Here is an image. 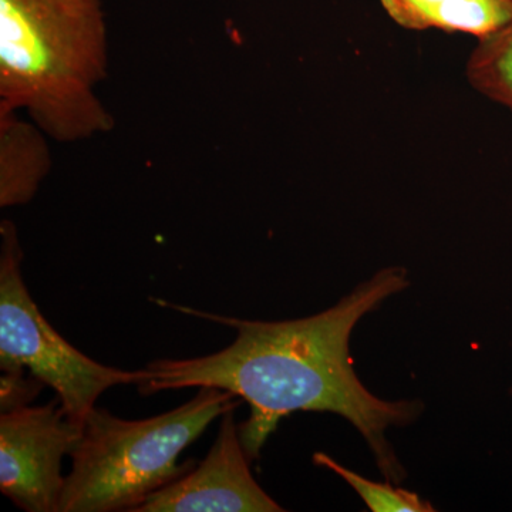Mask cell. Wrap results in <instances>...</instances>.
Here are the masks:
<instances>
[{
    "label": "cell",
    "instance_id": "cell-1",
    "mask_svg": "<svg viewBox=\"0 0 512 512\" xmlns=\"http://www.w3.org/2000/svg\"><path fill=\"white\" fill-rule=\"evenodd\" d=\"M407 286L406 269L390 266L328 311L284 322L228 318L158 301L175 311L229 326L237 330V338L212 355L151 362L138 392L147 396L212 386L241 397L252 410L251 419L239 429L249 458L258 456L282 417L298 410L338 414L362 434L384 476L402 481L404 471L387 443L386 430L413 423L423 404L386 402L370 393L353 370L349 342L363 316Z\"/></svg>",
    "mask_w": 512,
    "mask_h": 512
},
{
    "label": "cell",
    "instance_id": "cell-2",
    "mask_svg": "<svg viewBox=\"0 0 512 512\" xmlns=\"http://www.w3.org/2000/svg\"><path fill=\"white\" fill-rule=\"evenodd\" d=\"M101 0H0V111H25L59 143L111 131Z\"/></svg>",
    "mask_w": 512,
    "mask_h": 512
},
{
    "label": "cell",
    "instance_id": "cell-3",
    "mask_svg": "<svg viewBox=\"0 0 512 512\" xmlns=\"http://www.w3.org/2000/svg\"><path fill=\"white\" fill-rule=\"evenodd\" d=\"M218 387L200 393L171 412L144 420H123L94 407L74 446L72 470L64 478L59 512H133L151 494L194 468L181 453L218 417L241 400Z\"/></svg>",
    "mask_w": 512,
    "mask_h": 512
},
{
    "label": "cell",
    "instance_id": "cell-4",
    "mask_svg": "<svg viewBox=\"0 0 512 512\" xmlns=\"http://www.w3.org/2000/svg\"><path fill=\"white\" fill-rule=\"evenodd\" d=\"M0 235V370L23 375L28 369L55 390L66 416L82 429L101 394L121 384L138 386L147 380L148 372L101 365L70 345L47 322L26 288L18 229L5 220Z\"/></svg>",
    "mask_w": 512,
    "mask_h": 512
},
{
    "label": "cell",
    "instance_id": "cell-5",
    "mask_svg": "<svg viewBox=\"0 0 512 512\" xmlns=\"http://www.w3.org/2000/svg\"><path fill=\"white\" fill-rule=\"evenodd\" d=\"M82 429L69 420L59 397L43 406L10 407L0 414V490L28 512H59L62 461Z\"/></svg>",
    "mask_w": 512,
    "mask_h": 512
},
{
    "label": "cell",
    "instance_id": "cell-6",
    "mask_svg": "<svg viewBox=\"0 0 512 512\" xmlns=\"http://www.w3.org/2000/svg\"><path fill=\"white\" fill-rule=\"evenodd\" d=\"M234 412L222 416L217 440L200 466L151 494L133 512L284 511L252 477Z\"/></svg>",
    "mask_w": 512,
    "mask_h": 512
},
{
    "label": "cell",
    "instance_id": "cell-7",
    "mask_svg": "<svg viewBox=\"0 0 512 512\" xmlns=\"http://www.w3.org/2000/svg\"><path fill=\"white\" fill-rule=\"evenodd\" d=\"M47 134L18 111H0V207L33 200L52 168Z\"/></svg>",
    "mask_w": 512,
    "mask_h": 512
},
{
    "label": "cell",
    "instance_id": "cell-8",
    "mask_svg": "<svg viewBox=\"0 0 512 512\" xmlns=\"http://www.w3.org/2000/svg\"><path fill=\"white\" fill-rule=\"evenodd\" d=\"M387 15L409 30H443L481 39L512 19V0H380Z\"/></svg>",
    "mask_w": 512,
    "mask_h": 512
},
{
    "label": "cell",
    "instance_id": "cell-9",
    "mask_svg": "<svg viewBox=\"0 0 512 512\" xmlns=\"http://www.w3.org/2000/svg\"><path fill=\"white\" fill-rule=\"evenodd\" d=\"M466 74L478 93L512 113V19L478 39L468 57Z\"/></svg>",
    "mask_w": 512,
    "mask_h": 512
},
{
    "label": "cell",
    "instance_id": "cell-10",
    "mask_svg": "<svg viewBox=\"0 0 512 512\" xmlns=\"http://www.w3.org/2000/svg\"><path fill=\"white\" fill-rule=\"evenodd\" d=\"M316 464L328 467L342 477L362 497L367 507L373 512H433L429 501L423 500L419 494L412 491L394 488L390 484L373 483L367 478L359 476L355 471L348 470L333 461L323 453L313 456Z\"/></svg>",
    "mask_w": 512,
    "mask_h": 512
},
{
    "label": "cell",
    "instance_id": "cell-11",
    "mask_svg": "<svg viewBox=\"0 0 512 512\" xmlns=\"http://www.w3.org/2000/svg\"><path fill=\"white\" fill-rule=\"evenodd\" d=\"M2 387H0V404L2 410L10 409V407L22 406L29 404L37 396L42 382L32 376V379H25L23 375H6L2 376Z\"/></svg>",
    "mask_w": 512,
    "mask_h": 512
}]
</instances>
